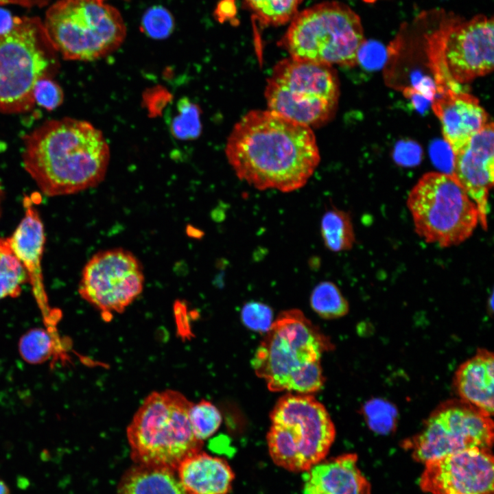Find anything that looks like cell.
Instances as JSON below:
<instances>
[{
    "instance_id": "8fae6325",
    "label": "cell",
    "mask_w": 494,
    "mask_h": 494,
    "mask_svg": "<svg viewBox=\"0 0 494 494\" xmlns=\"http://www.w3.org/2000/svg\"><path fill=\"white\" fill-rule=\"evenodd\" d=\"M56 52L38 17H14L0 33V113L27 112L35 104L34 89L45 77Z\"/></svg>"
},
{
    "instance_id": "e0dca14e",
    "label": "cell",
    "mask_w": 494,
    "mask_h": 494,
    "mask_svg": "<svg viewBox=\"0 0 494 494\" xmlns=\"http://www.w3.org/2000/svg\"><path fill=\"white\" fill-rule=\"evenodd\" d=\"M25 215L13 234L7 237L9 245L24 268L34 297L45 318L52 320V313L43 283L41 259L45 244L43 224L32 202H24Z\"/></svg>"
},
{
    "instance_id": "6da1fadb",
    "label": "cell",
    "mask_w": 494,
    "mask_h": 494,
    "mask_svg": "<svg viewBox=\"0 0 494 494\" xmlns=\"http://www.w3.org/2000/svg\"><path fill=\"white\" fill-rule=\"evenodd\" d=\"M225 154L241 180L285 193L303 187L320 161L312 128L268 109L252 110L236 122Z\"/></svg>"
},
{
    "instance_id": "5b68a950",
    "label": "cell",
    "mask_w": 494,
    "mask_h": 494,
    "mask_svg": "<svg viewBox=\"0 0 494 494\" xmlns=\"http://www.w3.org/2000/svg\"><path fill=\"white\" fill-rule=\"evenodd\" d=\"M493 50V17L478 14L470 19L445 18L425 35V52L436 95L447 90L462 91V84L491 73Z\"/></svg>"
},
{
    "instance_id": "d590c367",
    "label": "cell",
    "mask_w": 494,
    "mask_h": 494,
    "mask_svg": "<svg viewBox=\"0 0 494 494\" xmlns=\"http://www.w3.org/2000/svg\"><path fill=\"white\" fill-rule=\"evenodd\" d=\"M13 22L10 14L5 10L0 8V33L8 30Z\"/></svg>"
},
{
    "instance_id": "52a82bcc",
    "label": "cell",
    "mask_w": 494,
    "mask_h": 494,
    "mask_svg": "<svg viewBox=\"0 0 494 494\" xmlns=\"http://www.w3.org/2000/svg\"><path fill=\"white\" fill-rule=\"evenodd\" d=\"M270 417L267 442L277 465L292 472H305L325 459L336 430L325 407L313 396L285 395Z\"/></svg>"
},
{
    "instance_id": "4316f807",
    "label": "cell",
    "mask_w": 494,
    "mask_h": 494,
    "mask_svg": "<svg viewBox=\"0 0 494 494\" xmlns=\"http://www.w3.org/2000/svg\"><path fill=\"white\" fill-rule=\"evenodd\" d=\"M189 417L195 436L202 442L212 436L222 423V416L218 409L205 400L197 403H192Z\"/></svg>"
},
{
    "instance_id": "8992f818",
    "label": "cell",
    "mask_w": 494,
    "mask_h": 494,
    "mask_svg": "<svg viewBox=\"0 0 494 494\" xmlns=\"http://www.w3.org/2000/svg\"><path fill=\"white\" fill-rule=\"evenodd\" d=\"M366 42L358 14L347 5L324 1L298 12L279 42L290 57L353 67Z\"/></svg>"
},
{
    "instance_id": "f1b7e54d",
    "label": "cell",
    "mask_w": 494,
    "mask_h": 494,
    "mask_svg": "<svg viewBox=\"0 0 494 494\" xmlns=\"http://www.w3.org/2000/svg\"><path fill=\"white\" fill-rule=\"evenodd\" d=\"M141 29L150 38H166L174 29V20L166 8L161 5H155L144 13Z\"/></svg>"
},
{
    "instance_id": "1f68e13d",
    "label": "cell",
    "mask_w": 494,
    "mask_h": 494,
    "mask_svg": "<svg viewBox=\"0 0 494 494\" xmlns=\"http://www.w3.org/2000/svg\"><path fill=\"white\" fill-rule=\"evenodd\" d=\"M236 11L235 0H222L215 9V16L220 22H223L233 18L236 14Z\"/></svg>"
},
{
    "instance_id": "9c48e42d",
    "label": "cell",
    "mask_w": 494,
    "mask_h": 494,
    "mask_svg": "<svg viewBox=\"0 0 494 494\" xmlns=\"http://www.w3.org/2000/svg\"><path fill=\"white\" fill-rule=\"evenodd\" d=\"M339 95L332 66L292 57L274 65L264 91L268 110L311 128L333 117Z\"/></svg>"
},
{
    "instance_id": "8d00e7d4",
    "label": "cell",
    "mask_w": 494,
    "mask_h": 494,
    "mask_svg": "<svg viewBox=\"0 0 494 494\" xmlns=\"http://www.w3.org/2000/svg\"><path fill=\"white\" fill-rule=\"evenodd\" d=\"M0 494H10L8 486L1 479H0Z\"/></svg>"
},
{
    "instance_id": "44dd1931",
    "label": "cell",
    "mask_w": 494,
    "mask_h": 494,
    "mask_svg": "<svg viewBox=\"0 0 494 494\" xmlns=\"http://www.w3.org/2000/svg\"><path fill=\"white\" fill-rule=\"evenodd\" d=\"M117 494H187L176 471L136 464L119 483Z\"/></svg>"
},
{
    "instance_id": "7a4b0ae2",
    "label": "cell",
    "mask_w": 494,
    "mask_h": 494,
    "mask_svg": "<svg viewBox=\"0 0 494 494\" xmlns=\"http://www.w3.org/2000/svg\"><path fill=\"white\" fill-rule=\"evenodd\" d=\"M110 157L102 132L84 120H49L24 137L23 167L48 196L97 186L104 179Z\"/></svg>"
},
{
    "instance_id": "836d02e7",
    "label": "cell",
    "mask_w": 494,
    "mask_h": 494,
    "mask_svg": "<svg viewBox=\"0 0 494 494\" xmlns=\"http://www.w3.org/2000/svg\"><path fill=\"white\" fill-rule=\"evenodd\" d=\"M399 148H401V149L398 150L397 155L399 158H401L399 160V161L401 164L412 165L411 161L410 160L411 156L417 163V161H419L416 159V158H418V155L411 154V153H419L416 146H413L412 144V145L405 144L402 146L400 145Z\"/></svg>"
},
{
    "instance_id": "e575fe53",
    "label": "cell",
    "mask_w": 494,
    "mask_h": 494,
    "mask_svg": "<svg viewBox=\"0 0 494 494\" xmlns=\"http://www.w3.org/2000/svg\"><path fill=\"white\" fill-rule=\"evenodd\" d=\"M49 1L50 0H0V5L13 4L32 8L46 5Z\"/></svg>"
},
{
    "instance_id": "f546056e",
    "label": "cell",
    "mask_w": 494,
    "mask_h": 494,
    "mask_svg": "<svg viewBox=\"0 0 494 494\" xmlns=\"http://www.w3.org/2000/svg\"><path fill=\"white\" fill-rule=\"evenodd\" d=\"M241 319L248 329L266 333L274 321V314L268 305L259 301H250L242 307Z\"/></svg>"
},
{
    "instance_id": "cb8c5ba5",
    "label": "cell",
    "mask_w": 494,
    "mask_h": 494,
    "mask_svg": "<svg viewBox=\"0 0 494 494\" xmlns=\"http://www.w3.org/2000/svg\"><path fill=\"white\" fill-rule=\"evenodd\" d=\"M311 307L324 319L341 318L349 312V305L338 287L324 281L313 289L309 298Z\"/></svg>"
},
{
    "instance_id": "d6986e66",
    "label": "cell",
    "mask_w": 494,
    "mask_h": 494,
    "mask_svg": "<svg viewBox=\"0 0 494 494\" xmlns=\"http://www.w3.org/2000/svg\"><path fill=\"white\" fill-rule=\"evenodd\" d=\"M176 473L187 494H228L235 478L224 459L201 451L183 460Z\"/></svg>"
},
{
    "instance_id": "603a6c76",
    "label": "cell",
    "mask_w": 494,
    "mask_h": 494,
    "mask_svg": "<svg viewBox=\"0 0 494 494\" xmlns=\"http://www.w3.org/2000/svg\"><path fill=\"white\" fill-rule=\"evenodd\" d=\"M26 282L27 273L12 252L8 239L0 238V300L18 296Z\"/></svg>"
},
{
    "instance_id": "5bb4252c",
    "label": "cell",
    "mask_w": 494,
    "mask_h": 494,
    "mask_svg": "<svg viewBox=\"0 0 494 494\" xmlns=\"http://www.w3.org/2000/svg\"><path fill=\"white\" fill-rule=\"evenodd\" d=\"M421 489L431 494H493V457L473 447L426 462Z\"/></svg>"
},
{
    "instance_id": "d4e9b609",
    "label": "cell",
    "mask_w": 494,
    "mask_h": 494,
    "mask_svg": "<svg viewBox=\"0 0 494 494\" xmlns=\"http://www.w3.org/2000/svg\"><path fill=\"white\" fill-rule=\"evenodd\" d=\"M262 25H283L296 16L303 0H244Z\"/></svg>"
},
{
    "instance_id": "d6a6232c",
    "label": "cell",
    "mask_w": 494,
    "mask_h": 494,
    "mask_svg": "<svg viewBox=\"0 0 494 494\" xmlns=\"http://www.w3.org/2000/svg\"><path fill=\"white\" fill-rule=\"evenodd\" d=\"M403 93L405 97L411 99L413 106L420 111L425 110L431 102L412 86L405 87Z\"/></svg>"
},
{
    "instance_id": "4fadbf2b",
    "label": "cell",
    "mask_w": 494,
    "mask_h": 494,
    "mask_svg": "<svg viewBox=\"0 0 494 494\" xmlns=\"http://www.w3.org/2000/svg\"><path fill=\"white\" fill-rule=\"evenodd\" d=\"M143 266L131 252L121 248L95 253L84 266L78 292L104 318L121 313L142 293Z\"/></svg>"
},
{
    "instance_id": "ffe728a7",
    "label": "cell",
    "mask_w": 494,
    "mask_h": 494,
    "mask_svg": "<svg viewBox=\"0 0 494 494\" xmlns=\"http://www.w3.org/2000/svg\"><path fill=\"white\" fill-rule=\"evenodd\" d=\"M454 384L461 401L491 416L493 413V353L479 349L457 369Z\"/></svg>"
},
{
    "instance_id": "7c38bea8",
    "label": "cell",
    "mask_w": 494,
    "mask_h": 494,
    "mask_svg": "<svg viewBox=\"0 0 494 494\" xmlns=\"http://www.w3.org/2000/svg\"><path fill=\"white\" fill-rule=\"evenodd\" d=\"M493 442L491 416L460 400L438 407L421 432L405 440L403 446L415 460L425 463L470 448L490 449Z\"/></svg>"
},
{
    "instance_id": "2e32d148",
    "label": "cell",
    "mask_w": 494,
    "mask_h": 494,
    "mask_svg": "<svg viewBox=\"0 0 494 494\" xmlns=\"http://www.w3.org/2000/svg\"><path fill=\"white\" fill-rule=\"evenodd\" d=\"M432 108L441 124L442 134L453 154L463 148L489 121L478 98L447 90L435 96Z\"/></svg>"
},
{
    "instance_id": "7402d4cb",
    "label": "cell",
    "mask_w": 494,
    "mask_h": 494,
    "mask_svg": "<svg viewBox=\"0 0 494 494\" xmlns=\"http://www.w3.org/2000/svg\"><path fill=\"white\" fill-rule=\"evenodd\" d=\"M320 234L325 246L334 252L351 249L355 242L351 215L334 207L323 214Z\"/></svg>"
},
{
    "instance_id": "30bf717a",
    "label": "cell",
    "mask_w": 494,
    "mask_h": 494,
    "mask_svg": "<svg viewBox=\"0 0 494 494\" xmlns=\"http://www.w3.org/2000/svg\"><path fill=\"white\" fill-rule=\"evenodd\" d=\"M406 205L416 234L440 247L466 241L479 224L475 202L451 174H423L409 192Z\"/></svg>"
},
{
    "instance_id": "3957f363",
    "label": "cell",
    "mask_w": 494,
    "mask_h": 494,
    "mask_svg": "<svg viewBox=\"0 0 494 494\" xmlns=\"http://www.w3.org/2000/svg\"><path fill=\"white\" fill-rule=\"evenodd\" d=\"M331 346L301 310H285L274 320L259 345L252 368L270 391L312 393L324 384L321 357Z\"/></svg>"
},
{
    "instance_id": "9a60e30c",
    "label": "cell",
    "mask_w": 494,
    "mask_h": 494,
    "mask_svg": "<svg viewBox=\"0 0 494 494\" xmlns=\"http://www.w3.org/2000/svg\"><path fill=\"white\" fill-rule=\"evenodd\" d=\"M475 202L479 224L486 231L489 197L494 182V130L490 121L453 154L451 173Z\"/></svg>"
},
{
    "instance_id": "484cf974",
    "label": "cell",
    "mask_w": 494,
    "mask_h": 494,
    "mask_svg": "<svg viewBox=\"0 0 494 494\" xmlns=\"http://www.w3.org/2000/svg\"><path fill=\"white\" fill-rule=\"evenodd\" d=\"M199 106L187 97L179 99L176 111L169 121L171 134L178 140L190 141L197 139L202 132Z\"/></svg>"
},
{
    "instance_id": "ac0fdd59",
    "label": "cell",
    "mask_w": 494,
    "mask_h": 494,
    "mask_svg": "<svg viewBox=\"0 0 494 494\" xmlns=\"http://www.w3.org/2000/svg\"><path fill=\"white\" fill-rule=\"evenodd\" d=\"M354 454L322 460L303 474V494H370Z\"/></svg>"
},
{
    "instance_id": "ba28073f",
    "label": "cell",
    "mask_w": 494,
    "mask_h": 494,
    "mask_svg": "<svg viewBox=\"0 0 494 494\" xmlns=\"http://www.w3.org/2000/svg\"><path fill=\"white\" fill-rule=\"evenodd\" d=\"M49 41L64 59L91 61L115 51L126 27L120 12L105 0H58L43 21Z\"/></svg>"
},
{
    "instance_id": "4dcf8cb0",
    "label": "cell",
    "mask_w": 494,
    "mask_h": 494,
    "mask_svg": "<svg viewBox=\"0 0 494 494\" xmlns=\"http://www.w3.org/2000/svg\"><path fill=\"white\" fill-rule=\"evenodd\" d=\"M35 104L48 110L59 106L63 102L64 94L60 86L46 77L40 79L34 89Z\"/></svg>"
},
{
    "instance_id": "83f0119b",
    "label": "cell",
    "mask_w": 494,
    "mask_h": 494,
    "mask_svg": "<svg viewBox=\"0 0 494 494\" xmlns=\"http://www.w3.org/2000/svg\"><path fill=\"white\" fill-rule=\"evenodd\" d=\"M22 357L28 362L40 363L46 360L52 351V342L43 329H34L24 335L19 344Z\"/></svg>"
},
{
    "instance_id": "277c9868",
    "label": "cell",
    "mask_w": 494,
    "mask_h": 494,
    "mask_svg": "<svg viewBox=\"0 0 494 494\" xmlns=\"http://www.w3.org/2000/svg\"><path fill=\"white\" fill-rule=\"evenodd\" d=\"M191 404L173 390L152 392L144 399L126 430L136 464L176 471L183 460L201 451L203 442L189 421Z\"/></svg>"
}]
</instances>
